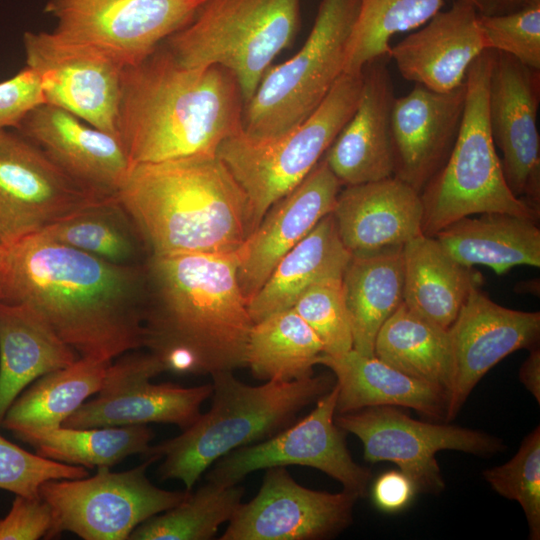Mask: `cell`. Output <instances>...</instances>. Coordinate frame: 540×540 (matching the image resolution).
I'll use <instances>...</instances> for the list:
<instances>
[{
	"mask_svg": "<svg viewBox=\"0 0 540 540\" xmlns=\"http://www.w3.org/2000/svg\"><path fill=\"white\" fill-rule=\"evenodd\" d=\"M144 266L114 265L40 232L5 249L0 301L32 307L79 357L111 361L143 347Z\"/></svg>",
	"mask_w": 540,
	"mask_h": 540,
	"instance_id": "6da1fadb",
	"label": "cell"
},
{
	"mask_svg": "<svg viewBox=\"0 0 540 540\" xmlns=\"http://www.w3.org/2000/svg\"><path fill=\"white\" fill-rule=\"evenodd\" d=\"M143 347L165 371L244 368L253 326L236 252L151 255L144 266Z\"/></svg>",
	"mask_w": 540,
	"mask_h": 540,
	"instance_id": "7a4b0ae2",
	"label": "cell"
},
{
	"mask_svg": "<svg viewBox=\"0 0 540 540\" xmlns=\"http://www.w3.org/2000/svg\"><path fill=\"white\" fill-rule=\"evenodd\" d=\"M243 107L229 70L185 67L160 45L124 71L119 137L131 165L214 154L243 129Z\"/></svg>",
	"mask_w": 540,
	"mask_h": 540,
	"instance_id": "3957f363",
	"label": "cell"
},
{
	"mask_svg": "<svg viewBox=\"0 0 540 540\" xmlns=\"http://www.w3.org/2000/svg\"><path fill=\"white\" fill-rule=\"evenodd\" d=\"M117 198L152 255L234 253L250 233L248 197L216 153L131 165Z\"/></svg>",
	"mask_w": 540,
	"mask_h": 540,
	"instance_id": "277c9868",
	"label": "cell"
},
{
	"mask_svg": "<svg viewBox=\"0 0 540 540\" xmlns=\"http://www.w3.org/2000/svg\"><path fill=\"white\" fill-rule=\"evenodd\" d=\"M210 376V409L180 435L151 446L147 455L163 457L160 478L180 480L187 491L219 458L281 431L335 384V378L327 374L287 382L267 381L259 386L241 382L232 371Z\"/></svg>",
	"mask_w": 540,
	"mask_h": 540,
	"instance_id": "5b68a950",
	"label": "cell"
},
{
	"mask_svg": "<svg viewBox=\"0 0 540 540\" xmlns=\"http://www.w3.org/2000/svg\"><path fill=\"white\" fill-rule=\"evenodd\" d=\"M494 54L483 51L467 71L457 140L444 167L420 193L423 235L434 237L458 219L487 212L539 220L540 212L509 189L491 135L488 91Z\"/></svg>",
	"mask_w": 540,
	"mask_h": 540,
	"instance_id": "8992f818",
	"label": "cell"
},
{
	"mask_svg": "<svg viewBox=\"0 0 540 540\" xmlns=\"http://www.w3.org/2000/svg\"><path fill=\"white\" fill-rule=\"evenodd\" d=\"M299 23L300 0H205L163 44L185 67L229 70L245 104L275 57L292 42Z\"/></svg>",
	"mask_w": 540,
	"mask_h": 540,
	"instance_id": "52a82bcc",
	"label": "cell"
},
{
	"mask_svg": "<svg viewBox=\"0 0 540 540\" xmlns=\"http://www.w3.org/2000/svg\"><path fill=\"white\" fill-rule=\"evenodd\" d=\"M361 88L362 73H343L318 108L296 127L271 138H253L242 129L219 145L216 154L248 197L249 235L269 208L321 160L354 113Z\"/></svg>",
	"mask_w": 540,
	"mask_h": 540,
	"instance_id": "ba28073f",
	"label": "cell"
},
{
	"mask_svg": "<svg viewBox=\"0 0 540 540\" xmlns=\"http://www.w3.org/2000/svg\"><path fill=\"white\" fill-rule=\"evenodd\" d=\"M358 0H322L302 48L269 67L244 104L243 132L271 138L296 127L323 102L344 73L346 49Z\"/></svg>",
	"mask_w": 540,
	"mask_h": 540,
	"instance_id": "9c48e42d",
	"label": "cell"
},
{
	"mask_svg": "<svg viewBox=\"0 0 540 540\" xmlns=\"http://www.w3.org/2000/svg\"><path fill=\"white\" fill-rule=\"evenodd\" d=\"M158 459L148 456L127 471L102 466L90 478L43 483L39 494L53 513L52 537L71 532L84 540H127L139 524L180 503L190 491L160 489L147 478Z\"/></svg>",
	"mask_w": 540,
	"mask_h": 540,
	"instance_id": "30bf717a",
	"label": "cell"
},
{
	"mask_svg": "<svg viewBox=\"0 0 540 540\" xmlns=\"http://www.w3.org/2000/svg\"><path fill=\"white\" fill-rule=\"evenodd\" d=\"M335 423L357 436L369 463L390 461L419 492L438 494L445 488L436 453L455 450L489 456L505 450L502 439L455 425L415 420L395 406H373L341 413Z\"/></svg>",
	"mask_w": 540,
	"mask_h": 540,
	"instance_id": "8fae6325",
	"label": "cell"
},
{
	"mask_svg": "<svg viewBox=\"0 0 540 540\" xmlns=\"http://www.w3.org/2000/svg\"><path fill=\"white\" fill-rule=\"evenodd\" d=\"M107 198L72 179L16 130L0 131L1 248Z\"/></svg>",
	"mask_w": 540,
	"mask_h": 540,
	"instance_id": "7c38bea8",
	"label": "cell"
},
{
	"mask_svg": "<svg viewBox=\"0 0 540 540\" xmlns=\"http://www.w3.org/2000/svg\"><path fill=\"white\" fill-rule=\"evenodd\" d=\"M205 0H48L58 37L95 46L134 66L185 27Z\"/></svg>",
	"mask_w": 540,
	"mask_h": 540,
	"instance_id": "4fadbf2b",
	"label": "cell"
},
{
	"mask_svg": "<svg viewBox=\"0 0 540 540\" xmlns=\"http://www.w3.org/2000/svg\"><path fill=\"white\" fill-rule=\"evenodd\" d=\"M23 46L26 66L39 77L45 103L119 137L127 67L123 62L95 46L67 41L53 32L27 31Z\"/></svg>",
	"mask_w": 540,
	"mask_h": 540,
	"instance_id": "5bb4252c",
	"label": "cell"
},
{
	"mask_svg": "<svg viewBox=\"0 0 540 540\" xmlns=\"http://www.w3.org/2000/svg\"><path fill=\"white\" fill-rule=\"evenodd\" d=\"M337 397L335 383L298 422L263 441L239 447L219 458L207 480L235 485L260 469L300 465L318 469L340 482L345 491L364 497L372 475L352 459L344 431L335 423Z\"/></svg>",
	"mask_w": 540,
	"mask_h": 540,
	"instance_id": "9a60e30c",
	"label": "cell"
},
{
	"mask_svg": "<svg viewBox=\"0 0 540 540\" xmlns=\"http://www.w3.org/2000/svg\"><path fill=\"white\" fill-rule=\"evenodd\" d=\"M165 371L152 353H128L110 363L97 395L68 416L62 426L119 427L149 423L174 424L183 430L200 416L212 383L182 387L150 380Z\"/></svg>",
	"mask_w": 540,
	"mask_h": 540,
	"instance_id": "2e32d148",
	"label": "cell"
},
{
	"mask_svg": "<svg viewBox=\"0 0 540 540\" xmlns=\"http://www.w3.org/2000/svg\"><path fill=\"white\" fill-rule=\"evenodd\" d=\"M358 497L298 484L285 466L266 469L257 495L240 504L221 540H318L335 536L352 520Z\"/></svg>",
	"mask_w": 540,
	"mask_h": 540,
	"instance_id": "e0dca14e",
	"label": "cell"
},
{
	"mask_svg": "<svg viewBox=\"0 0 540 540\" xmlns=\"http://www.w3.org/2000/svg\"><path fill=\"white\" fill-rule=\"evenodd\" d=\"M539 102L540 70L520 63L509 54L495 51L488 91L491 135L501 151V167L509 189L538 212Z\"/></svg>",
	"mask_w": 540,
	"mask_h": 540,
	"instance_id": "ac0fdd59",
	"label": "cell"
},
{
	"mask_svg": "<svg viewBox=\"0 0 540 540\" xmlns=\"http://www.w3.org/2000/svg\"><path fill=\"white\" fill-rule=\"evenodd\" d=\"M454 377L446 421L456 417L468 396L497 363L509 354L531 349L540 337V313L503 307L475 286L448 328Z\"/></svg>",
	"mask_w": 540,
	"mask_h": 540,
	"instance_id": "d6986e66",
	"label": "cell"
},
{
	"mask_svg": "<svg viewBox=\"0 0 540 540\" xmlns=\"http://www.w3.org/2000/svg\"><path fill=\"white\" fill-rule=\"evenodd\" d=\"M14 130L72 179L103 197L117 196L126 181L131 164L120 138L62 108L41 103Z\"/></svg>",
	"mask_w": 540,
	"mask_h": 540,
	"instance_id": "ffe728a7",
	"label": "cell"
},
{
	"mask_svg": "<svg viewBox=\"0 0 540 540\" xmlns=\"http://www.w3.org/2000/svg\"><path fill=\"white\" fill-rule=\"evenodd\" d=\"M341 187L322 158L293 190L269 208L236 251L237 278L248 302L280 259L333 211Z\"/></svg>",
	"mask_w": 540,
	"mask_h": 540,
	"instance_id": "44dd1931",
	"label": "cell"
},
{
	"mask_svg": "<svg viewBox=\"0 0 540 540\" xmlns=\"http://www.w3.org/2000/svg\"><path fill=\"white\" fill-rule=\"evenodd\" d=\"M465 101V82L449 92L415 83L407 95L395 98L391 118L394 177L422 192L448 161Z\"/></svg>",
	"mask_w": 540,
	"mask_h": 540,
	"instance_id": "7402d4cb",
	"label": "cell"
},
{
	"mask_svg": "<svg viewBox=\"0 0 540 540\" xmlns=\"http://www.w3.org/2000/svg\"><path fill=\"white\" fill-rule=\"evenodd\" d=\"M389 56L366 64L357 107L322 157L342 186L394 176L391 118L395 101Z\"/></svg>",
	"mask_w": 540,
	"mask_h": 540,
	"instance_id": "603a6c76",
	"label": "cell"
},
{
	"mask_svg": "<svg viewBox=\"0 0 540 540\" xmlns=\"http://www.w3.org/2000/svg\"><path fill=\"white\" fill-rule=\"evenodd\" d=\"M471 0H455L423 27L391 46L389 58L402 77L436 92L464 84L473 61L487 49Z\"/></svg>",
	"mask_w": 540,
	"mask_h": 540,
	"instance_id": "cb8c5ba5",
	"label": "cell"
},
{
	"mask_svg": "<svg viewBox=\"0 0 540 540\" xmlns=\"http://www.w3.org/2000/svg\"><path fill=\"white\" fill-rule=\"evenodd\" d=\"M332 214L340 239L352 256L403 248L423 234L420 194L394 176L345 186Z\"/></svg>",
	"mask_w": 540,
	"mask_h": 540,
	"instance_id": "d4e9b609",
	"label": "cell"
},
{
	"mask_svg": "<svg viewBox=\"0 0 540 540\" xmlns=\"http://www.w3.org/2000/svg\"><path fill=\"white\" fill-rule=\"evenodd\" d=\"M317 364L328 367L338 387L336 412H352L373 406L412 408L430 418L446 419L448 396L440 388L411 377L354 349L321 354Z\"/></svg>",
	"mask_w": 540,
	"mask_h": 540,
	"instance_id": "484cf974",
	"label": "cell"
},
{
	"mask_svg": "<svg viewBox=\"0 0 540 540\" xmlns=\"http://www.w3.org/2000/svg\"><path fill=\"white\" fill-rule=\"evenodd\" d=\"M78 358L32 307L0 301V424L31 382Z\"/></svg>",
	"mask_w": 540,
	"mask_h": 540,
	"instance_id": "4316f807",
	"label": "cell"
},
{
	"mask_svg": "<svg viewBox=\"0 0 540 540\" xmlns=\"http://www.w3.org/2000/svg\"><path fill=\"white\" fill-rule=\"evenodd\" d=\"M351 257L331 212L280 259L250 299L248 310L253 323L292 308L299 296L316 283L341 280Z\"/></svg>",
	"mask_w": 540,
	"mask_h": 540,
	"instance_id": "83f0119b",
	"label": "cell"
},
{
	"mask_svg": "<svg viewBox=\"0 0 540 540\" xmlns=\"http://www.w3.org/2000/svg\"><path fill=\"white\" fill-rule=\"evenodd\" d=\"M477 215L458 219L434 236L451 258L468 267H490L499 275L519 265L540 266L537 221L501 212Z\"/></svg>",
	"mask_w": 540,
	"mask_h": 540,
	"instance_id": "f1b7e54d",
	"label": "cell"
},
{
	"mask_svg": "<svg viewBox=\"0 0 540 540\" xmlns=\"http://www.w3.org/2000/svg\"><path fill=\"white\" fill-rule=\"evenodd\" d=\"M403 303L448 329L481 275L451 258L435 237L420 235L403 246Z\"/></svg>",
	"mask_w": 540,
	"mask_h": 540,
	"instance_id": "f546056e",
	"label": "cell"
},
{
	"mask_svg": "<svg viewBox=\"0 0 540 540\" xmlns=\"http://www.w3.org/2000/svg\"><path fill=\"white\" fill-rule=\"evenodd\" d=\"M403 248L352 256L342 276L353 349L374 357L377 334L403 302Z\"/></svg>",
	"mask_w": 540,
	"mask_h": 540,
	"instance_id": "4dcf8cb0",
	"label": "cell"
},
{
	"mask_svg": "<svg viewBox=\"0 0 540 540\" xmlns=\"http://www.w3.org/2000/svg\"><path fill=\"white\" fill-rule=\"evenodd\" d=\"M374 356L449 396L454 377L449 331L415 313L403 302L380 328Z\"/></svg>",
	"mask_w": 540,
	"mask_h": 540,
	"instance_id": "1f68e13d",
	"label": "cell"
},
{
	"mask_svg": "<svg viewBox=\"0 0 540 540\" xmlns=\"http://www.w3.org/2000/svg\"><path fill=\"white\" fill-rule=\"evenodd\" d=\"M110 363L79 357L71 365L41 376L18 395L0 425L14 435L61 426L100 390Z\"/></svg>",
	"mask_w": 540,
	"mask_h": 540,
	"instance_id": "d6a6232c",
	"label": "cell"
},
{
	"mask_svg": "<svg viewBox=\"0 0 540 540\" xmlns=\"http://www.w3.org/2000/svg\"><path fill=\"white\" fill-rule=\"evenodd\" d=\"M42 233L114 265L141 267L152 255L138 224L117 196L95 203Z\"/></svg>",
	"mask_w": 540,
	"mask_h": 540,
	"instance_id": "836d02e7",
	"label": "cell"
},
{
	"mask_svg": "<svg viewBox=\"0 0 540 540\" xmlns=\"http://www.w3.org/2000/svg\"><path fill=\"white\" fill-rule=\"evenodd\" d=\"M323 353L318 336L290 308L253 323L246 364L256 379L287 382L313 376Z\"/></svg>",
	"mask_w": 540,
	"mask_h": 540,
	"instance_id": "e575fe53",
	"label": "cell"
},
{
	"mask_svg": "<svg viewBox=\"0 0 540 540\" xmlns=\"http://www.w3.org/2000/svg\"><path fill=\"white\" fill-rule=\"evenodd\" d=\"M42 457L85 468L112 467L134 454L148 455L154 436L146 425L72 428L58 426L15 435Z\"/></svg>",
	"mask_w": 540,
	"mask_h": 540,
	"instance_id": "d590c367",
	"label": "cell"
},
{
	"mask_svg": "<svg viewBox=\"0 0 540 540\" xmlns=\"http://www.w3.org/2000/svg\"><path fill=\"white\" fill-rule=\"evenodd\" d=\"M443 4L444 0H358L344 73L361 74L369 62L389 56L394 35L423 26Z\"/></svg>",
	"mask_w": 540,
	"mask_h": 540,
	"instance_id": "8d00e7d4",
	"label": "cell"
},
{
	"mask_svg": "<svg viewBox=\"0 0 540 540\" xmlns=\"http://www.w3.org/2000/svg\"><path fill=\"white\" fill-rule=\"evenodd\" d=\"M244 488L208 481L161 515L139 524L130 540H209L241 504Z\"/></svg>",
	"mask_w": 540,
	"mask_h": 540,
	"instance_id": "74e56055",
	"label": "cell"
},
{
	"mask_svg": "<svg viewBox=\"0 0 540 540\" xmlns=\"http://www.w3.org/2000/svg\"><path fill=\"white\" fill-rule=\"evenodd\" d=\"M483 477L501 496L517 501L529 528V538L540 539V428L537 426L521 442L517 453L506 463L486 469Z\"/></svg>",
	"mask_w": 540,
	"mask_h": 540,
	"instance_id": "f35d334b",
	"label": "cell"
},
{
	"mask_svg": "<svg viewBox=\"0 0 540 540\" xmlns=\"http://www.w3.org/2000/svg\"><path fill=\"white\" fill-rule=\"evenodd\" d=\"M320 339L324 353L353 349V338L342 291V279L316 283L306 289L292 307Z\"/></svg>",
	"mask_w": 540,
	"mask_h": 540,
	"instance_id": "ab89813d",
	"label": "cell"
},
{
	"mask_svg": "<svg viewBox=\"0 0 540 540\" xmlns=\"http://www.w3.org/2000/svg\"><path fill=\"white\" fill-rule=\"evenodd\" d=\"M478 21L487 49L509 54L540 70V0H532L511 13L479 14Z\"/></svg>",
	"mask_w": 540,
	"mask_h": 540,
	"instance_id": "60d3db41",
	"label": "cell"
},
{
	"mask_svg": "<svg viewBox=\"0 0 540 540\" xmlns=\"http://www.w3.org/2000/svg\"><path fill=\"white\" fill-rule=\"evenodd\" d=\"M87 476L85 467L30 453L0 435V489L15 495L38 497L40 487L47 481Z\"/></svg>",
	"mask_w": 540,
	"mask_h": 540,
	"instance_id": "b9f144b4",
	"label": "cell"
},
{
	"mask_svg": "<svg viewBox=\"0 0 540 540\" xmlns=\"http://www.w3.org/2000/svg\"><path fill=\"white\" fill-rule=\"evenodd\" d=\"M53 529L51 507L41 496L16 495L9 513L0 519V540L52 538Z\"/></svg>",
	"mask_w": 540,
	"mask_h": 540,
	"instance_id": "7bdbcfd3",
	"label": "cell"
},
{
	"mask_svg": "<svg viewBox=\"0 0 540 540\" xmlns=\"http://www.w3.org/2000/svg\"><path fill=\"white\" fill-rule=\"evenodd\" d=\"M45 103L37 74L27 66L0 82V131L15 129L24 116Z\"/></svg>",
	"mask_w": 540,
	"mask_h": 540,
	"instance_id": "ee69618b",
	"label": "cell"
},
{
	"mask_svg": "<svg viewBox=\"0 0 540 540\" xmlns=\"http://www.w3.org/2000/svg\"><path fill=\"white\" fill-rule=\"evenodd\" d=\"M417 492L412 480L401 470L381 474L373 483L372 500L382 511L394 513L406 508Z\"/></svg>",
	"mask_w": 540,
	"mask_h": 540,
	"instance_id": "f6af8a7d",
	"label": "cell"
},
{
	"mask_svg": "<svg viewBox=\"0 0 540 540\" xmlns=\"http://www.w3.org/2000/svg\"><path fill=\"white\" fill-rule=\"evenodd\" d=\"M519 370V380L524 387L540 402V350L533 347Z\"/></svg>",
	"mask_w": 540,
	"mask_h": 540,
	"instance_id": "bcb514c9",
	"label": "cell"
},
{
	"mask_svg": "<svg viewBox=\"0 0 540 540\" xmlns=\"http://www.w3.org/2000/svg\"><path fill=\"white\" fill-rule=\"evenodd\" d=\"M532 0H471L480 15H500L519 10Z\"/></svg>",
	"mask_w": 540,
	"mask_h": 540,
	"instance_id": "7dc6e473",
	"label": "cell"
},
{
	"mask_svg": "<svg viewBox=\"0 0 540 540\" xmlns=\"http://www.w3.org/2000/svg\"><path fill=\"white\" fill-rule=\"evenodd\" d=\"M4 253H5V249L0 247V265L3 261Z\"/></svg>",
	"mask_w": 540,
	"mask_h": 540,
	"instance_id": "c3c4849f",
	"label": "cell"
},
{
	"mask_svg": "<svg viewBox=\"0 0 540 540\" xmlns=\"http://www.w3.org/2000/svg\"><path fill=\"white\" fill-rule=\"evenodd\" d=\"M2 298V281H1V272H0V300Z\"/></svg>",
	"mask_w": 540,
	"mask_h": 540,
	"instance_id": "681fc988",
	"label": "cell"
}]
</instances>
